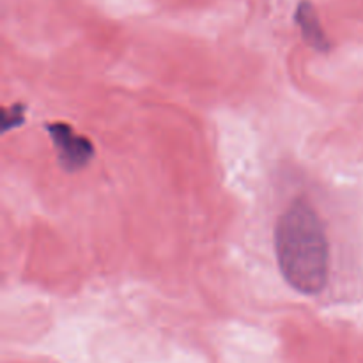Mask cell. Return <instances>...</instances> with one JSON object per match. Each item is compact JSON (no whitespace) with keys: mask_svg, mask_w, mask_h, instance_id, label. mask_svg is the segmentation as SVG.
<instances>
[{"mask_svg":"<svg viewBox=\"0 0 363 363\" xmlns=\"http://www.w3.org/2000/svg\"><path fill=\"white\" fill-rule=\"evenodd\" d=\"M273 247L284 280L296 293L315 296L326 289L332 259L328 229L308 199L296 197L280 213Z\"/></svg>","mask_w":363,"mask_h":363,"instance_id":"1","label":"cell"},{"mask_svg":"<svg viewBox=\"0 0 363 363\" xmlns=\"http://www.w3.org/2000/svg\"><path fill=\"white\" fill-rule=\"evenodd\" d=\"M25 123V105L21 103H14L11 106H4L2 108V131L14 130V128L21 126Z\"/></svg>","mask_w":363,"mask_h":363,"instance_id":"4","label":"cell"},{"mask_svg":"<svg viewBox=\"0 0 363 363\" xmlns=\"http://www.w3.org/2000/svg\"><path fill=\"white\" fill-rule=\"evenodd\" d=\"M57 152V162L67 172L85 169L94 158V145L84 135L77 133L67 123H50L46 126Z\"/></svg>","mask_w":363,"mask_h":363,"instance_id":"2","label":"cell"},{"mask_svg":"<svg viewBox=\"0 0 363 363\" xmlns=\"http://www.w3.org/2000/svg\"><path fill=\"white\" fill-rule=\"evenodd\" d=\"M294 20H296V25L300 27L301 38L305 39L308 46H312V48L321 53L328 52V35H326L325 28H323L318 11H315V7L308 0H301L298 4L296 11H294Z\"/></svg>","mask_w":363,"mask_h":363,"instance_id":"3","label":"cell"}]
</instances>
